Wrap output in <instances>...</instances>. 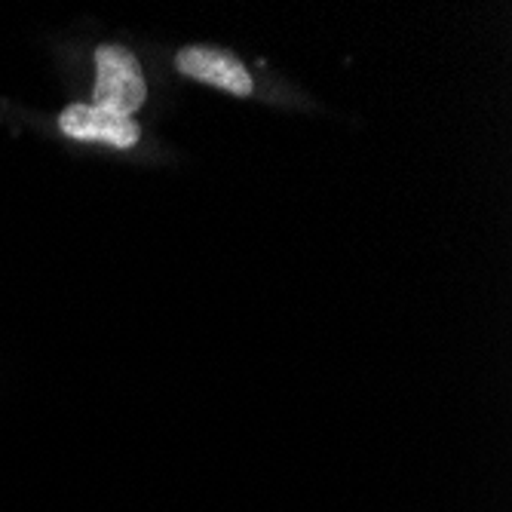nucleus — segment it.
I'll list each match as a JSON object with an SVG mask.
<instances>
[{
	"mask_svg": "<svg viewBox=\"0 0 512 512\" xmlns=\"http://www.w3.org/2000/svg\"><path fill=\"white\" fill-rule=\"evenodd\" d=\"M96 68H99V80H96V102L99 108H108L114 114L132 117L138 108L148 99V83L145 74L138 68L135 56L123 46H102L96 53Z\"/></svg>",
	"mask_w": 512,
	"mask_h": 512,
	"instance_id": "nucleus-1",
	"label": "nucleus"
},
{
	"mask_svg": "<svg viewBox=\"0 0 512 512\" xmlns=\"http://www.w3.org/2000/svg\"><path fill=\"white\" fill-rule=\"evenodd\" d=\"M59 129L77 142H102L108 148H132L138 142V123L99 105H71L59 117Z\"/></svg>",
	"mask_w": 512,
	"mask_h": 512,
	"instance_id": "nucleus-2",
	"label": "nucleus"
},
{
	"mask_svg": "<svg viewBox=\"0 0 512 512\" xmlns=\"http://www.w3.org/2000/svg\"><path fill=\"white\" fill-rule=\"evenodd\" d=\"M175 65L184 77H194L200 83L218 86L224 92H234V96H249L252 92L249 71L240 65V59H234L230 53L209 50V46H188V50L178 53Z\"/></svg>",
	"mask_w": 512,
	"mask_h": 512,
	"instance_id": "nucleus-3",
	"label": "nucleus"
}]
</instances>
